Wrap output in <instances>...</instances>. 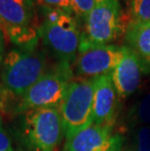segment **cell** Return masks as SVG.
<instances>
[{
	"label": "cell",
	"mask_w": 150,
	"mask_h": 151,
	"mask_svg": "<svg viewBox=\"0 0 150 151\" xmlns=\"http://www.w3.org/2000/svg\"><path fill=\"white\" fill-rule=\"evenodd\" d=\"M15 129L19 141L27 151H54L65 134L59 107L25 111L21 114Z\"/></svg>",
	"instance_id": "1"
},
{
	"label": "cell",
	"mask_w": 150,
	"mask_h": 151,
	"mask_svg": "<svg viewBox=\"0 0 150 151\" xmlns=\"http://www.w3.org/2000/svg\"><path fill=\"white\" fill-rule=\"evenodd\" d=\"M44 20L38 34L44 46L58 62L73 63L78 55L81 33L77 22L65 11L55 8H42Z\"/></svg>",
	"instance_id": "2"
},
{
	"label": "cell",
	"mask_w": 150,
	"mask_h": 151,
	"mask_svg": "<svg viewBox=\"0 0 150 151\" xmlns=\"http://www.w3.org/2000/svg\"><path fill=\"white\" fill-rule=\"evenodd\" d=\"M44 52L36 44L13 49L2 62L1 79L5 90L13 95H24L47 71Z\"/></svg>",
	"instance_id": "3"
},
{
	"label": "cell",
	"mask_w": 150,
	"mask_h": 151,
	"mask_svg": "<svg viewBox=\"0 0 150 151\" xmlns=\"http://www.w3.org/2000/svg\"><path fill=\"white\" fill-rule=\"evenodd\" d=\"M72 79L71 65L59 62L54 67L47 70L24 95L19 96L20 99L13 113L23 114L30 109L59 107Z\"/></svg>",
	"instance_id": "4"
},
{
	"label": "cell",
	"mask_w": 150,
	"mask_h": 151,
	"mask_svg": "<svg viewBox=\"0 0 150 151\" xmlns=\"http://www.w3.org/2000/svg\"><path fill=\"white\" fill-rule=\"evenodd\" d=\"M95 79L77 77L69 83L59 106L66 139L94 122Z\"/></svg>",
	"instance_id": "5"
},
{
	"label": "cell",
	"mask_w": 150,
	"mask_h": 151,
	"mask_svg": "<svg viewBox=\"0 0 150 151\" xmlns=\"http://www.w3.org/2000/svg\"><path fill=\"white\" fill-rule=\"evenodd\" d=\"M128 25L118 0L97 4L85 18L80 45H109L126 33Z\"/></svg>",
	"instance_id": "6"
},
{
	"label": "cell",
	"mask_w": 150,
	"mask_h": 151,
	"mask_svg": "<svg viewBox=\"0 0 150 151\" xmlns=\"http://www.w3.org/2000/svg\"><path fill=\"white\" fill-rule=\"evenodd\" d=\"M33 21V0H0V27L13 42L22 47L37 43Z\"/></svg>",
	"instance_id": "7"
},
{
	"label": "cell",
	"mask_w": 150,
	"mask_h": 151,
	"mask_svg": "<svg viewBox=\"0 0 150 151\" xmlns=\"http://www.w3.org/2000/svg\"><path fill=\"white\" fill-rule=\"evenodd\" d=\"M125 46L117 45H80L74 62L75 74L83 78H94L112 73L122 60Z\"/></svg>",
	"instance_id": "8"
},
{
	"label": "cell",
	"mask_w": 150,
	"mask_h": 151,
	"mask_svg": "<svg viewBox=\"0 0 150 151\" xmlns=\"http://www.w3.org/2000/svg\"><path fill=\"white\" fill-rule=\"evenodd\" d=\"M149 70V63L144 62L135 51L125 46L122 60L111 73L118 97L126 99L133 95L139 88L142 74Z\"/></svg>",
	"instance_id": "9"
},
{
	"label": "cell",
	"mask_w": 150,
	"mask_h": 151,
	"mask_svg": "<svg viewBox=\"0 0 150 151\" xmlns=\"http://www.w3.org/2000/svg\"><path fill=\"white\" fill-rule=\"evenodd\" d=\"M117 91L112 75L95 77L94 90V122L98 125L113 126L117 110Z\"/></svg>",
	"instance_id": "10"
},
{
	"label": "cell",
	"mask_w": 150,
	"mask_h": 151,
	"mask_svg": "<svg viewBox=\"0 0 150 151\" xmlns=\"http://www.w3.org/2000/svg\"><path fill=\"white\" fill-rule=\"evenodd\" d=\"M112 127L93 122L91 125L66 139L65 151L100 150L106 145L112 137Z\"/></svg>",
	"instance_id": "11"
},
{
	"label": "cell",
	"mask_w": 150,
	"mask_h": 151,
	"mask_svg": "<svg viewBox=\"0 0 150 151\" xmlns=\"http://www.w3.org/2000/svg\"><path fill=\"white\" fill-rule=\"evenodd\" d=\"M128 47L150 65V22H130L125 33Z\"/></svg>",
	"instance_id": "12"
},
{
	"label": "cell",
	"mask_w": 150,
	"mask_h": 151,
	"mask_svg": "<svg viewBox=\"0 0 150 151\" xmlns=\"http://www.w3.org/2000/svg\"><path fill=\"white\" fill-rule=\"evenodd\" d=\"M131 22L135 24L150 22V0H131Z\"/></svg>",
	"instance_id": "13"
},
{
	"label": "cell",
	"mask_w": 150,
	"mask_h": 151,
	"mask_svg": "<svg viewBox=\"0 0 150 151\" xmlns=\"http://www.w3.org/2000/svg\"><path fill=\"white\" fill-rule=\"evenodd\" d=\"M133 121L142 126H150V91L143 95L133 111Z\"/></svg>",
	"instance_id": "14"
},
{
	"label": "cell",
	"mask_w": 150,
	"mask_h": 151,
	"mask_svg": "<svg viewBox=\"0 0 150 151\" xmlns=\"http://www.w3.org/2000/svg\"><path fill=\"white\" fill-rule=\"evenodd\" d=\"M129 151H150V126H140L136 130L133 147Z\"/></svg>",
	"instance_id": "15"
},
{
	"label": "cell",
	"mask_w": 150,
	"mask_h": 151,
	"mask_svg": "<svg viewBox=\"0 0 150 151\" xmlns=\"http://www.w3.org/2000/svg\"><path fill=\"white\" fill-rule=\"evenodd\" d=\"M35 3L42 8H55L65 11L68 14L73 13V6L71 0H33Z\"/></svg>",
	"instance_id": "16"
},
{
	"label": "cell",
	"mask_w": 150,
	"mask_h": 151,
	"mask_svg": "<svg viewBox=\"0 0 150 151\" xmlns=\"http://www.w3.org/2000/svg\"><path fill=\"white\" fill-rule=\"evenodd\" d=\"M71 1L73 13H75L78 17H81L84 20L97 5L95 0H71Z\"/></svg>",
	"instance_id": "17"
},
{
	"label": "cell",
	"mask_w": 150,
	"mask_h": 151,
	"mask_svg": "<svg viewBox=\"0 0 150 151\" xmlns=\"http://www.w3.org/2000/svg\"><path fill=\"white\" fill-rule=\"evenodd\" d=\"M0 151H14L11 137L3 127L1 117H0Z\"/></svg>",
	"instance_id": "18"
},
{
	"label": "cell",
	"mask_w": 150,
	"mask_h": 151,
	"mask_svg": "<svg viewBox=\"0 0 150 151\" xmlns=\"http://www.w3.org/2000/svg\"><path fill=\"white\" fill-rule=\"evenodd\" d=\"M121 145H122V137L119 134H115V136H112L106 145L98 151H119Z\"/></svg>",
	"instance_id": "19"
},
{
	"label": "cell",
	"mask_w": 150,
	"mask_h": 151,
	"mask_svg": "<svg viewBox=\"0 0 150 151\" xmlns=\"http://www.w3.org/2000/svg\"><path fill=\"white\" fill-rule=\"evenodd\" d=\"M4 51H5V34L0 27V65H2L3 59H4Z\"/></svg>",
	"instance_id": "20"
},
{
	"label": "cell",
	"mask_w": 150,
	"mask_h": 151,
	"mask_svg": "<svg viewBox=\"0 0 150 151\" xmlns=\"http://www.w3.org/2000/svg\"><path fill=\"white\" fill-rule=\"evenodd\" d=\"M97 1V4H100V3H103V2H105V1H108V0H95Z\"/></svg>",
	"instance_id": "21"
},
{
	"label": "cell",
	"mask_w": 150,
	"mask_h": 151,
	"mask_svg": "<svg viewBox=\"0 0 150 151\" xmlns=\"http://www.w3.org/2000/svg\"><path fill=\"white\" fill-rule=\"evenodd\" d=\"M0 101H1V90H0Z\"/></svg>",
	"instance_id": "22"
}]
</instances>
